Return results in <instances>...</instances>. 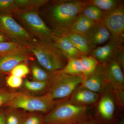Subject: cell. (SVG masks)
I'll use <instances>...</instances> for the list:
<instances>
[{
	"instance_id": "obj_1",
	"label": "cell",
	"mask_w": 124,
	"mask_h": 124,
	"mask_svg": "<svg viewBox=\"0 0 124 124\" xmlns=\"http://www.w3.org/2000/svg\"><path fill=\"white\" fill-rule=\"evenodd\" d=\"M88 0H72L59 1L50 7L47 17L55 35L66 32L82 13Z\"/></svg>"
},
{
	"instance_id": "obj_2",
	"label": "cell",
	"mask_w": 124,
	"mask_h": 124,
	"mask_svg": "<svg viewBox=\"0 0 124 124\" xmlns=\"http://www.w3.org/2000/svg\"><path fill=\"white\" fill-rule=\"evenodd\" d=\"M28 51L36 57L40 64L50 73L62 70L68 61L53 41L36 39L28 46Z\"/></svg>"
},
{
	"instance_id": "obj_3",
	"label": "cell",
	"mask_w": 124,
	"mask_h": 124,
	"mask_svg": "<svg viewBox=\"0 0 124 124\" xmlns=\"http://www.w3.org/2000/svg\"><path fill=\"white\" fill-rule=\"evenodd\" d=\"M88 108L68 100L58 102L52 110L43 116L44 124H78L88 120Z\"/></svg>"
},
{
	"instance_id": "obj_4",
	"label": "cell",
	"mask_w": 124,
	"mask_h": 124,
	"mask_svg": "<svg viewBox=\"0 0 124 124\" xmlns=\"http://www.w3.org/2000/svg\"><path fill=\"white\" fill-rule=\"evenodd\" d=\"M84 78L82 75H72L59 71L50 73L46 94L54 100L69 97L82 85Z\"/></svg>"
},
{
	"instance_id": "obj_5",
	"label": "cell",
	"mask_w": 124,
	"mask_h": 124,
	"mask_svg": "<svg viewBox=\"0 0 124 124\" xmlns=\"http://www.w3.org/2000/svg\"><path fill=\"white\" fill-rule=\"evenodd\" d=\"M11 16L19 20L24 29L34 38L43 41H52L53 31L46 24L37 10H19Z\"/></svg>"
},
{
	"instance_id": "obj_6",
	"label": "cell",
	"mask_w": 124,
	"mask_h": 124,
	"mask_svg": "<svg viewBox=\"0 0 124 124\" xmlns=\"http://www.w3.org/2000/svg\"><path fill=\"white\" fill-rule=\"evenodd\" d=\"M58 102L52 100L46 94L42 96H35L26 93H21L8 102L4 107L47 113L53 109Z\"/></svg>"
},
{
	"instance_id": "obj_7",
	"label": "cell",
	"mask_w": 124,
	"mask_h": 124,
	"mask_svg": "<svg viewBox=\"0 0 124 124\" xmlns=\"http://www.w3.org/2000/svg\"><path fill=\"white\" fill-rule=\"evenodd\" d=\"M0 30L10 41L24 46L28 47L36 40L11 15L0 14Z\"/></svg>"
},
{
	"instance_id": "obj_8",
	"label": "cell",
	"mask_w": 124,
	"mask_h": 124,
	"mask_svg": "<svg viewBox=\"0 0 124 124\" xmlns=\"http://www.w3.org/2000/svg\"><path fill=\"white\" fill-rule=\"evenodd\" d=\"M105 13L102 21L110 33V39L118 45L124 46V7L123 3Z\"/></svg>"
},
{
	"instance_id": "obj_9",
	"label": "cell",
	"mask_w": 124,
	"mask_h": 124,
	"mask_svg": "<svg viewBox=\"0 0 124 124\" xmlns=\"http://www.w3.org/2000/svg\"><path fill=\"white\" fill-rule=\"evenodd\" d=\"M99 63L91 55H83L78 58L69 59L65 67L59 70L72 75H88L96 69Z\"/></svg>"
},
{
	"instance_id": "obj_10",
	"label": "cell",
	"mask_w": 124,
	"mask_h": 124,
	"mask_svg": "<svg viewBox=\"0 0 124 124\" xmlns=\"http://www.w3.org/2000/svg\"><path fill=\"white\" fill-rule=\"evenodd\" d=\"M109 85L102 64L99 63L93 71L84 77L81 85L93 92L103 93Z\"/></svg>"
},
{
	"instance_id": "obj_11",
	"label": "cell",
	"mask_w": 124,
	"mask_h": 124,
	"mask_svg": "<svg viewBox=\"0 0 124 124\" xmlns=\"http://www.w3.org/2000/svg\"><path fill=\"white\" fill-rule=\"evenodd\" d=\"M83 35L92 50L108 42L111 38L110 33L102 20L97 22Z\"/></svg>"
},
{
	"instance_id": "obj_12",
	"label": "cell",
	"mask_w": 124,
	"mask_h": 124,
	"mask_svg": "<svg viewBox=\"0 0 124 124\" xmlns=\"http://www.w3.org/2000/svg\"><path fill=\"white\" fill-rule=\"evenodd\" d=\"M33 54L28 50H21L0 55V73L10 72L22 62L33 59Z\"/></svg>"
},
{
	"instance_id": "obj_13",
	"label": "cell",
	"mask_w": 124,
	"mask_h": 124,
	"mask_svg": "<svg viewBox=\"0 0 124 124\" xmlns=\"http://www.w3.org/2000/svg\"><path fill=\"white\" fill-rule=\"evenodd\" d=\"M102 64L109 85L112 86L113 89L124 90L123 70L116 58L106 63Z\"/></svg>"
},
{
	"instance_id": "obj_14",
	"label": "cell",
	"mask_w": 124,
	"mask_h": 124,
	"mask_svg": "<svg viewBox=\"0 0 124 124\" xmlns=\"http://www.w3.org/2000/svg\"><path fill=\"white\" fill-rule=\"evenodd\" d=\"M69 98L67 100L75 105L88 107L98 102L100 98V94L81 85L76 89Z\"/></svg>"
},
{
	"instance_id": "obj_15",
	"label": "cell",
	"mask_w": 124,
	"mask_h": 124,
	"mask_svg": "<svg viewBox=\"0 0 124 124\" xmlns=\"http://www.w3.org/2000/svg\"><path fill=\"white\" fill-rule=\"evenodd\" d=\"M122 46L118 45L110 39L106 44L93 50L91 55L99 63H106L116 57L119 50Z\"/></svg>"
},
{
	"instance_id": "obj_16",
	"label": "cell",
	"mask_w": 124,
	"mask_h": 124,
	"mask_svg": "<svg viewBox=\"0 0 124 124\" xmlns=\"http://www.w3.org/2000/svg\"><path fill=\"white\" fill-rule=\"evenodd\" d=\"M52 41L54 44L69 59L78 58L84 55L75 46L68 38L62 35H55Z\"/></svg>"
},
{
	"instance_id": "obj_17",
	"label": "cell",
	"mask_w": 124,
	"mask_h": 124,
	"mask_svg": "<svg viewBox=\"0 0 124 124\" xmlns=\"http://www.w3.org/2000/svg\"><path fill=\"white\" fill-rule=\"evenodd\" d=\"M99 101L98 110L100 117L106 122L111 121L115 110L113 99L109 94H105L102 96Z\"/></svg>"
},
{
	"instance_id": "obj_18",
	"label": "cell",
	"mask_w": 124,
	"mask_h": 124,
	"mask_svg": "<svg viewBox=\"0 0 124 124\" xmlns=\"http://www.w3.org/2000/svg\"><path fill=\"white\" fill-rule=\"evenodd\" d=\"M69 39L73 44L84 55H91L92 49L84 36L81 34L68 32L62 34Z\"/></svg>"
},
{
	"instance_id": "obj_19",
	"label": "cell",
	"mask_w": 124,
	"mask_h": 124,
	"mask_svg": "<svg viewBox=\"0 0 124 124\" xmlns=\"http://www.w3.org/2000/svg\"><path fill=\"white\" fill-rule=\"evenodd\" d=\"M96 22L90 20L81 14L78 17L69 29L62 34L68 32H72L84 35L91 29Z\"/></svg>"
},
{
	"instance_id": "obj_20",
	"label": "cell",
	"mask_w": 124,
	"mask_h": 124,
	"mask_svg": "<svg viewBox=\"0 0 124 124\" xmlns=\"http://www.w3.org/2000/svg\"><path fill=\"white\" fill-rule=\"evenodd\" d=\"M47 0H17L18 10H38L46 4Z\"/></svg>"
},
{
	"instance_id": "obj_21",
	"label": "cell",
	"mask_w": 124,
	"mask_h": 124,
	"mask_svg": "<svg viewBox=\"0 0 124 124\" xmlns=\"http://www.w3.org/2000/svg\"><path fill=\"white\" fill-rule=\"evenodd\" d=\"M81 14L90 20L98 22L102 20L105 13L95 6L89 4L85 7Z\"/></svg>"
},
{
	"instance_id": "obj_22",
	"label": "cell",
	"mask_w": 124,
	"mask_h": 124,
	"mask_svg": "<svg viewBox=\"0 0 124 124\" xmlns=\"http://www.w3.org/2000/svg\"><path fill=\"white\" fill-rule=\"evenodd\" d=\"M89 4L95 6L104 13L115 8L122 1L116 0H90Z\"/></svg>"
},
{
	"instance_id": "obj_23",
	"label": "cell",
	"mask_w": 124,
	"mask_h": 124,
	"mask_svg": "<svg viewBox=\"0 0 124 124\" xmlns=\"http://www.w3.org/2000/svg\"><path fill=\"white\" fill-rule=\"evenodd\" d=\"M4 111L5 124H22L25 116L16 108H10Z\"/></svg>"
},
{
	"instance_id": "obj_24",
	"label": "cell",
	"mask_w": 124,
	"mask_h": 124,
	"mask_svg": "<svg viewBox=\"0 0 124 124\" xmlns=\"http://www.w3.org/2000/svg\"><path fill=\"white\" fill-rule=\"evenodd\" d=\"M28 50V46L11 41L0 42V55L21 50Z\"/></svg>"
},
{
	"instance_id": "obj_25",
	"label": "cell",
	"mask_w": 124,
	"mask_h": 124,
	"mask_svg": "<svg viewBox=\"0 0 124 124\" xmlns=\"http://www.w3.org/2000/svg\"><path fill=\"white\" fill-rule=\"evenodd\" d=\"M18 10L17 0H0V14L11 15Z\"/></svg>"
},
{
	"instance_id": "obj_26",
	"label": "cell",
	"mask_w": 124,
	"mask_h": 124,
	"mask_svg": "<svg viewBox=\"0 0 124 124\" xmlns=\"http://www.w3.org/2000/svg\"><path fill=\"white\" fill-rule=\"evenodd\" d=\"M48 83V81L41 82L37 81L26 80L24 83L25 88L28 91L34 93L42 92L47 90Z\"/></svg>"
},
{
	"instance_id": "obj_27",
	"label": "cell",
	"mask_w": 124,
	"mask_h": 124,
	"mask_svg": "<svg viewBox=\"0 0 124 124\" xmlns=\"http://www.w3.org/2000/svg\"><path fill=\"white\" fill-rule=\"evenodd\" d=\"M31 72L33 79L37 81H48L50 77V73L37 66H33L32 67Z\"/></svg>"
},
{
	"instance_id": "obj_28",
	"label": "cell",
	"mask_w": 124,
	"mask_h": 124,
	"mask_svg": "<svg viewBox=\"0 0 124 124\" xmlns=\"http://www.w3.org/2000/svg\"><path fill=\"white\" fill-rule=\"evenodd\" d=\"M21 93L0 89V108Z\"/></svg>"
},
{
	"instance_id": "obj_29",
	"label": "cell",
	"mask_w": 124,
	"mask_h": 124,
	"mask_svg": "<svg viewBox=\"0 0 124 124\" xmlns=\"http://www.w3.org/2000/svg\"><path fill=\"white\" fill-rule=\"evenodd\" d=\"M30 69L26 64L20 63L18 64L10 71L11 75L22 78L29 74Z\"/></svg>"
},
{
	"instance_id": "obj_30",
	"label": "cell",
	"mask_w": 124,
	"mask_h": 124,
	"mask_svg": "<svg viewBox=\"0 0 124 124\" xmlns=\"http://www.w3.org/2000/svg\"><path fill=\"white\" fill-rule=\"evenodd\" d=\"M22 124H44L43 116L37 114L25 116Z\"/></svg>"
},
{
	"instance_id": "obj_31",
	"label": "cell",
	"mask_w": 124,
	"mask_h": 124,
	"mask_svg": "<svg viewBox=\"0 0 124 124\" xmlns=\"http://www.w3.org/2000/svg\"><path fill=\"white\" fill-rule=\"evenodd\" d=\"M6 83L8 86L11 88H18L22 85V78L11 75L7 78Z\"/></svg>"
},
{
	"instance_id": "obj_32",
	"label": "cell",
	"mask_w": 124,
	"mask_h": 124,
	"mask_svg": "<svg viewBox=\"0 0 124 124\" xmlns=\"http://www.w3.org/2000/svg\"><path fill=\"white\" fill-rule=\"evenodd\" d=\"M124 46L121 47L119 50L117 55L116 56V59L117 62L119 64L122 70L124 69Z\"/></svg>"
},
{
	"instance_id": "obj_33",
	"label": "cell",
	"mask_w": 124,
	"mask_h": 124,
	"mask_svg": "<svg viewBox=\"0 0 124 124\" xmlns=\"http://www.w3.org/2000/svg\"><path fill=\"white\" fill-rule=\"evenodd\" d=\"M10 41L7 37L0 31V42Z\"/></svg>"
},
{
	"instance_id": "obj_34",
	"label": "cell",
	"mask_w": 124,
	"mask_h": 124,
	"mask_svg": "<svg viewBox=\"0 0 124 124\" xmlns=\"http://www.w3.org/2000/svg\"><path fill=\"white\" fill-rule=\"evenodd\" d=\"M0 124H5V112L3 111L0 112Z\"/></svg>"
},
{
	"instance_id": "obj_35",
	"label": "cell",
	"mask_w": 124,
	"mask_h": 124,
	"mask_svg": "<svg viewBox=\"0 0 124 124\" xmlns=\"http://www.w3.org/2000/svg\"><path fill=\"white\" fill-rule=\"evenodd\" d=\"M78 124H98L97 122H94V121H92L88 119L84 121L83 122H81Z\"/></svg>"
},
{
	"instance_id": "obj_36",
	"label": "cell",
	"mask_w": 124,
	"mask_h": 124,
	"mask_svg": "<svg viewBox=\"0 0 124 124\" xmlns=\"http://www.w3.org/2000/svg\"><path fill=\"white\" fill-rule=\"evenodd\" d=\"M119 124H124V120H122L119 123Z\"/></svg>"
},
{
	"instance_id": "obj_37",
	"label": "cell",
	"mask_w": 124,
	"mask_h": 124,
	"mask_svg": "<svg viewBox=\"0 0 124 124\" xmlns=\"http://www.w3.org/2000/svg\"><path fill=\"white\" fill-rule=\"evenodd\" d=\"M0 31H1L0 30Z\"/></svg>"
}]
</instances>
